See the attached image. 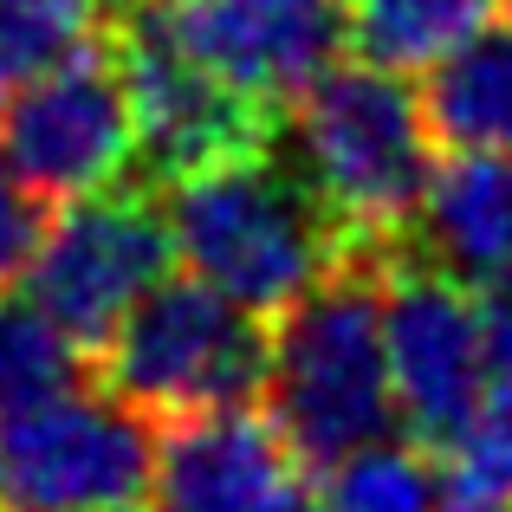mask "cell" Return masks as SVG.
I'll use <instances>...</instances> for the list:
<instances>
[{
    "label": "cell",
    "instance_id": "obj_23",
    "mask_svg": "<svg viewBox=\"0 0 512 512\" xmlns=\"http://www.w3.org/2000/svg\"><path fill=\"white\" fill-rule=\"evenodd\" d=\"M137 512H143V506H137Z\"/></svg>",
    "mask_w": 512,
    "mask_h": 512
},
{
    "label": "cell",
    "instance_id": "obj_2",
    "mask_svg": "<svg viewBox=\"0 0 512 512\" xmlns=\"http://www.w3.org/2000/svg\"><path fill=\"white\" fill-rule=\"evenodd\" d=\"M163 221L188 279L247 305L253 318H279L299 292L350 260V240L325 214V201L273 143L169 182Z\"/></svg>",
    "mask_w": 512,
    "mask_h": 512
},
{
    "label": "cell",
    "instance_id": "obj_8",
    "mask_svg": "<svg viewBox=\"0 0 512 512\" xmlns=\"http://www.w3.org/2000/svg\"><path fill=\"white\" fill-rule=\"evenodd\" d=\"M111 52H117L124 85H130L137 163L156 182H182V175H195L208 163H227L240 150L273 143L279 117L260 111L253 98H240L234 85H221L201 59H188L150 0H130Z\"/></svg>",
    "mask_w": 512,
    "mask_h": 512
},
{
    "label": "cell",
    "instance_id": "obj_12",
    "mask_svg": "<svg viewBox=\"0 0 512 512\" xmlns=\"http://www.w3.org/2000/svg\"><path fill=\"white\" fill-rule=\"evenodd\" d=\"M415 253L461 286H512V156H454L435 169L409 227Z\"/></svg>",
    "mask_w": 512,
    "mask_h": 512
},
{
    "label": "cell",
    "instance_id": "obj_19",
    "mask_svg": "<svg viewBox=\"0 0 512 512\" xmlns=\"http://www.w3.org/2000/svg\"><path fill=\"white\" fill-rule=\"evenodd\" d=\"M39 234H46V201L7 169V150H0V292H13L26 279Z\"/></svg>",
    "mask_w": 512,
    "mask_h": 512
},
{
    "label": "cell",
    "instance_id": "obj_15",
    "mask_svg": "<svg viewBox=\"0 0 512 512\" xmlns=\"http://www.w3.org/2000/svg\"><path fill=\"white\" fill-rule=\"evenodd\" d=\"M448 474L422 441L376 435L338 454L312 480V512H441Z\"/></svg>",
    "mask_w": 512,
    "mask_h": 512
},
{
    "label": "cell",
    "instance_id": "obj_11",
    "mask_svg": "<svg viewBox=\"0 0 512 512\" xmlns=\"http://www.w3.org/2000/svg\"><path fill=\"white\" fill-rule=\"evenodd\" d=\"M156 500L163 512H312V474L273 415L227 402L156 435Z\"/></svg>",
    "mask_w": 512,
    "mask_h": 512
},
{
    "label": "cell",
    "instance_id": "obj_7",
    "mask_svg": "<svg viewBox=\"0 0 512 512\" xmlns=\"http://www.w3.org/2000/svg\"><path fill=\"white\" fill-rule=\"evenodd\" d=\"M0 150L46 208L117 188L137 169V117L111 33L65 52L59 65L0 98Z\"/></svg>",
    "mask_w": 512,
    "mask_h": 512
},
{
    "label": "cell",
    "instance_id": "obj_22",
    "mask_svg": "<svg viewBox=\"0 0 512 512\" xmlns=\"http://www.w3.org/2000/svg\"><path fill=\"white\" fill-rule=\"evenodd\" d=\"M506 7H512V0H506Z\"/></svg>",
    "mask_w": 512,
    "mask_h": 512
},
{
    "label": "cell",
    "instance_id": "obj_17",
    "mask_svg": "<svg viewBox=\"0 0 512 512\" xmlns=\"http://www.w3.org/2000/svg\"><path fill=\"white\" fill-rule=\"evenodd\" d=\"M78 357H85V350L65 338L33 299L0 292V415H13V409H26V402L52 396V389L78 383Z\"/></svg>",
    "mask_w": 512,
    "mask_h": 512
},
{
    "label": "cell",
    "instance_id": "obj_5",
    "mask_svg": "<svg viewBox=\"0 0 512 512\" xmlns=\"http://www.w3.org/2000/svg\"><path fill=\"white\" fill-rule=\"evenodd\" d=\"M104 376L124 402L163 422L253 402L266 383V318L201 279H163L111 331Z\"/></svg>",
    "mask_w": 512,
    "mask_h": 512
},
{
    "label": "cell",
    "instance_id": "obj_21",
    "mask_svg": "<svg viewBox=\"0 0 512 512\" xmlns=\"http://www.w3.org/2000/svg\"><path fill=\"white\" fill-rule=\"evenodd\" d=\"M448 512H512V506H480V500H454Z\"/></svg>",
    "mask_w": 512,
    "mask_h": 512
},
{
    "label": "cell",
    "instance_id": "obj_3",
    "mask_svg": "<svg viewBox=\"0 0 512 512\" xmlns=\"http://www.w3.org/2000/svg\"><path fill=\"white\" fill-rule=\"evenodd\" d=\"M260 396L279 435L305 454V467H325L396 428L383 350V260L350 253L338 273H325L273 318Z\"/></svg>",
    "mask_w": 512,
    "mask_h": 512
},
{
    "label": "cell",
    "instance_id": "obj_13",
    "mask_svg": "<svg viewBox=\"0 0 512 512\" xmlns=\"http://www.w3.org/2000/svg\"><path fill=\"white\" fill-rule=\"evenodd\" d=\"M422 111L454 156H512V26H480L428 65Z\"/></svg>",
    "mask_w": 512,
    "mask_h": 512
},
{
    "label": "cell",
    "instance_id": "obj_10",
    "mask_svg": "<svg viewBox=\"0 0 512 512\" xmlns=\"http://www.w3.org/2000/svg\"><path fill=\"white\" fill-rule=\"evenodd\" d=\"M188 59L260 111H286L344 52V0H150Z\"/></svg>",
    "mask_w": 512,
    "mask_h": 512
},
{
    "label": "cell",
    "instance_id": "obj_20",
    "mask_svg": "<svg viewBox=\"0 0 512 512\" xmlns=\"http://www.w3.org/2000/svg\"><path fill=\"white\" fill-rule=\"evenodd\" d=\"M480 331H487V383L512 376V286H480Z\"/></svg>",
    "mask_w": 512,
    "mask_h": 512
},
{
    "label": "cell",
    "instance_id": "obj_16",
    "mask_svg": "<svg viewBox=\"0 0 512 512\" xmlns=\"http://www.w3.org/2000/svg\"><path fill=\"white\" fill-rule=\"evenodd\" d=\"M111 33V0H0V98Z\"/></svg>",
    "mask_w": 512,
    "mask_h": 512
},
{
    "label": "cell",
    "instance_id": "obj_4",
    "mask_svg": "<svg viewBox=\"0 0 512 512\" xmlns=\"http://www.w3.org/2000/svg\"><path fill=\"white\" fill-rule=\"evenodd\" d=\"M156 493V428L117 389L65 383L0 415V512H137Z\"/></svg>",
    "mask_w": 512,
    "mask_h": 512
},
{
    "label": "cell",
    "instance_id": "obj_1",
    "mask_svg": "<svg viewBox=\"0 0 512 512\" xmlns=\"http://www.w3.org/2000/svg\"><path fill=\"white\" fill-rule=\"evenodd\" d=\"M273 137L299 182L325 201L350 253L389 260L409 247L415 208L435 182V130L409 72L331 59L286 104V124H273Z\"/></svg>",
    "mask_w": 512,
    "mask_h": 512
},
{
    "label": "cell",
    "instance_id": "obj_9",
    "mask_svg": "<svg viewBox=\"0 0 512 512\" xmlns=\"http://www.w3.org/2000/svg\"><path fill=\"white\" fill-rule=\"evenodd\" d=\"M383 350L396 422L415 441H448L487 396V331H480V292L448 279L428 260H383Z\"/></svg>",
    "mask_w": 512,
    "mask_h": 512
},
{
    "label": "cell",
    "instance_id": "obj_6",
    "mask_svg": "<svg viewBox=\"0 0 512 512\" xmlns=\"http://www.w3.org/2000/svg\"><path fill=\"white\" fill-rule=\"evenodd\" d=\"M175 266L163 201L150 188H98L59 201L26 266V299L52 318L78 350H104L111 331L137 312Z\"/></svg>",
    "mask_w": 512,
    "mask_h": 512
},
{
    "label": "cell",
    "instance_id": "obj_18",
    "mask_svg": "<svg viewBox=\"0 0 512 512\" xmlns=\"http://www.w3.org/2000/svg\"><path fill=\"white\" fill-rule=\"evenodd\" d=\"M448 487L454 500L512 506V376L487 383V396L467 409V422L448 441Z\"/></svg>",
    "mask_w": 512,
    "mask_h": 512
},
{
    "label": "cell",
    "instance_id": "obj_14",
    "mask_svg": "<svg viewBox=\"0 0 512 512\" xmlns=\"http://www.w3.org/2000/svg\"><path fill=\"white\" fill-rule=\"evenodd\" d=\"M506 0H344V46L389 72H428L461 39L493 26Z\"/></svg>",
    "mask_w": 512,
    "mask_h": 512
}]
</instances>
